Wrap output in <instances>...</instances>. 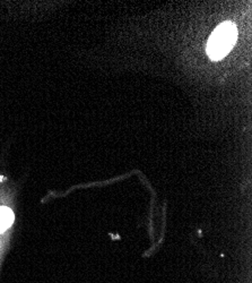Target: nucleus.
Here are the masks:
<instances>
[{
    "label": "nucleus",
    "mask_w": 252,
    "mask_h": 283,
    "mask_svg": "<svg viewBox=\"0 0 252 283\" xmlns=\"http://www.w3.org/2000/svg\"><path fill=\"white\" fill-rule=\"evenodd\" d=\"M237 39L236 26L231 22L222 23L210 35L207 53L211 60L223 59L234 47Z\"/></svg>",
    "instance_id": "obj_1"
},
{
    "label": "nucleus",
    "mask_w": 252,
    "mask_h": 283,
    "mask_svg": "<svg viewBox=\"0 0 252 283\" xmlns=\"http://www.w3.org/2000/svg\"><path fill=\"white\" fill-rule=\"evenodd\" d=\"M14 212L8 207H0V233L10 227L14 222Z\"/></svg>",
    "instance_id": "obj_2"
}]
</instances>
